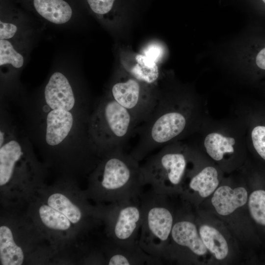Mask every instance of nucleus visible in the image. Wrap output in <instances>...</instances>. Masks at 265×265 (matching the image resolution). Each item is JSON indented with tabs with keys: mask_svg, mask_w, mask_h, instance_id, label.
Wrapping results in <instances>:
<instances>
[{
	"mask_svg": "<svg viewBox=\"0 0 265 265\" xmlns=\"http://www.w3.org/2000/svg\"><path fill=\"white\" fill-rule=\"evenodd\" d=\"M78 61L73 52L58 53L43 83L17 103L23 107L26 133L32 144L49 151L95 155L88 137L92 109Z\"/></svg>",
	"mask_w": 265,
	"mask_h": 265,
	"instance_id": "nucleus-1",
	"label": "nucleus"
},
{
	"mask_svg": "<svg viewBox=\"0 0 265 265\" xmlns=\"http://www.w3.org/2000/svg\"><path fill=\"white\" fill-rule=\"evenodd\" d=\"M194 104L188 99L158 93L155 107L138 125L135 146L130 152L138 161L155 150L175 142L193 129Z\"/></svg>",
	"mask_w": 265,
	"mask_h": 265,
	"instance_id": "nucleus-2",
	"label": "nucleus"
},
{
	"mask_svg": "<svg viewBox=\"0 0 265 265\" xmlns=\"http://www.w3.org/2000/svg\"><path fill=\"white\" fill-rule=\"evenodd\" d=\"M138 126L128 110L106 95L95 105L89 118L88 137L93 152L102 158L125 150Z\"/></svg>",
	"mask_w": 265,
	"mask_h": 265,
	"instance_id": "nucleus-3",
	"label": "nucleus"
},
{
	"mask_svg": "<svg viewBox=\"0 0 265 265\" xmlns=\"http://www.w3.org/2000/svg\"><path fill=\"white\" fill-rule=\"evenodd\" d=\"M95 174L100 187L114 203L138 197L143 192L139 161L125 150L102 158Z\"/></svg>",
	"mask_w": 265,
	"mask_h": 265,
	"instance_id": "nucleus-4",
	"label": "nucleus"
},
{
	"mask_svg": "<svg viewBox=\"0 0 265 265\" xmlns=\"http://www.w3.org/2000/svg\"><path fill=\"white\" fill-rule=\"evenodd\" d=\"M165 196L151 188L140 196L143 218L138 244L146 253L159 260L167 251L174 224Z\"/></svg>",
	"mask_w": 265,
	"mask_h": 265,
	"instance_id": "nucleus-5",
	"label": "nucleus"
},
{
	"mask_svg": "<svg viewBox=\"0 0 265 265\" xmlns=\"http://www.w3.org/2000/svg\"><path fill=\"white\" fill-rule=\"evenodd\" d=\"M42 35L0 39L1 101L15 102L25 93L20 76Z\"/></svg>",
	"mask_w": 265,
	"mask_h": 265,
	"instance_id": "nucleus-6",
	"label": "nucleus"
},
{
	"mask_svg": "<svg viewBox=\"0 0 265 265\" xmlns=\"http://www.w3.org/2000/svg\"><path fill=\"white\" fill-rule=\"evenodd\" d=\"M184 145L173 142L161 148L141 165L144 186L154 191L166 195L169 186L180 184L187 165Z\"/></svg>",
	"mask_w": 265,
	"mask_h": 265,
	"instance_id": "nucleus-7",
	"label": "nucleus"
},
{
	"mask_svg": "<svg viewBox=\"0 0 265 265\" xmlns=\"http://www.w3.org/2000/svg\"><path fill=\"white\" fill-rule=\"evenodd\" d=\"M45 27L76 31L81 26L85 0H14Z\"/></svg>",
	"mask_w": 265,
	"mask_h": 265,
	"instance_id": "nucleus-8",
	"label": "nucleus"
},
{
	"mask_svg": "<svg viewBox=\"0 0 265 265\" xmlns=\"http://www.w3.org/2000/svg\"><path fill=\"white\" fill-rule=\"evenodd\" d=\"M133 77L125 80L117 81L112 84L107 94L128 110L134 117L138 125L148 118L157 102V92L143 87Z\"/></svg>",
	"mask_w": 265,
	"mask_h": 265,
	"instance_id": "nucleus-9",
	"label": "nucleus"
},
{
	"mask_svg": "<svg viewBox=\"0 0 265 265\" xmlns=\"http://www.w3.org/2000/svg\"><path fill=\"white\" fill-rule=\"evenodd\" d=\"M140 196L114 203L110 229L117 245L132 246L138 244L137 238L143 218Z\"/></svg>",
	"mask_w": 265,
	"mask_h": 265,
	"instance_id": "nucleus-10",
	"label": "nucleus"
},
{
	"mask_svg": "<svg viewBox=\"0 0 265 265\" xmlns=\"http://www.w3.org/2000/svg\"><path fill=\"white\" fill-rule=\"evenodd\" d=\"M45 28L14 0H0V39L42 34Z\"/></svg>",
	"mask_w": 265,
	"mask_h": 265,
	"instance_id": "nucleus-11",
	"label": "nucleus"
},
{
	"mask_svg": "<svg viewBox=\"0 0 265 265\" xmlns=\"http://www.w3.org/2000/svg\"><path fill=\"white\" fill-rule=\"evenodd\" d=\"M247 192L242 187L232 189L223 186L217 188L212 198V203L217 213L227 215L237 208L244 205L247 201Z\"/></svg>",
	"mask_w": 265,
	"mask_h": 265,
	"instance_id": "nucleus-12",
	"label": "nucleus"
},
{
	"mask_svg": "<svg viewBox=\"0 0 265 265\" xmlns=\"http://www.w3.org/2000/svg\"><path fill=\"white\" fill-rule=\"evenodd\" d=\"M171 238L177 245L188 248L197 255H203L207 248L199 236L196 225L188 220H180L173 226Z\"/></svg>",
	"mask_w": 265,
	"mask_h": 265,
	"instance_id": "nucleus-13",
	"label": "nucleus"
},
{
	"mask_svg": "<svg viewBox=\"0 0 265 265\" xmlns=\"http://www.w3.org/2000/svg\"><path fill=\"white\" fill-rule=\"evenodd\" d=\"M0 259L2 265H21L24 259L22 249L15 243L11 230L6 226L0 227Z\"/></svg>",
	"mask_w": 265,
	"mask_h": 265,
	"instance_id": "nucleus-14",
	"label": "nucleus"
},
{
	"mask_svg": "<svg viewBox=\"0 0 265 265\" xmlns=\"http://www.w3.org/2000/svg\"><path fill=\"white\" fill-rule=\"evenodd\" d=\"M236 141L234 137L226 136L218 132L208 134L204 140V146L207 154L214 160L222 159L225 154L233 153Z\"/></svg>",
	"mask_w": 265,
	"mask_h": 265,
	"instance_id": "nucleus-15",
	"label": "nucleus"
},
{
	"mask_svg": "<svg viewBox=\"0 0 265 265\" xmlns=\"http://www.w3.org/2000/svg\"><path fill=\"white\" fill-rule=\"evenodd\" d=\"M200 236L205 246L217 260H221L228 254L227 242L223 235L215 228L207 225L200 227Z\"/></svg>",
	"mask_w": 265,
	"mask_h": 265,
	"instance_id": "nucleus-16",
	"label": "nucleus"
},
{
	"mask_svg": "<svg viewBox=\"0 0 265 265\" xmlns=\"http://www.w3.org/2000/svg\"><path fill=\"white\" fill-rule=\"evenodd\" d=\"M218 184L217 170L212 166H207L192 177L189 187L202 197H207L214 192Z\"/></svg>",
	"mask_w": 265,
	"mask_h": 265,
	"instance_id": "nucleus-17",
	"label": "nucleus"
},
{
	"mask_svg": "<svg viewBox=\"0 0 265 265\" xmlns=\"http://www.w3.org/2000/svg\"><path fill=\"white\" fill-rule=\"evenodd\" d=\"M136 60L137 64L131 69V75L147 83H154L159 77L157 63L148 60L143 54L137 55Z\"/></svg>",
	"mask_w": 265,
	"mask_h": 265,
	"instance_id": "nucleus-18",
	"label": "nucleus"
},
{
	"mask_svg": "<svg viewBox=\"0 0 265 265\" xmlns=\"http://www.w3.org/2000/svg\"><path fill=\"white\" fill-rule=\"evenodd\" d=\"M48 204L64 214L73 223H78L81 218L80 209L62 194L56 193L50 195Z\"/></svg>",
	"mask_w": 265,
	"mask_h": 265,
	"instance_id": "nucleus-19",
	"label": "nucleus"
},
{
	"mask_svg": "<svg viewBox=\"0 0 265 265\" xmlns=\"http://www.w3.org/2000/svg\"><path fill=\"white\" fill-rule=\"evenodd\" d=\"M39 213L41 221L49 228L66 230L71 226V222L67 216L49 205L41 206Z\"/></svg>",
	"mask_w": 265,
	"mask_h": 265,
	"instance_id": "nucleus-20",
	"label": "nucleus"
},
{
	"mask_svg": "<svg viewBox=\"0 0 265 265\" xmlns=\"http://www.w3.org/2000/svg\"><path fill=\"white\" fill-rule=\"evenodd\" d=\"M248 207L253 219L257 223L265 226V191H253L249 198Z\"/></svg>",
	"mask_w": 265,
	"mask_h": 265,
	"instance_id": "nucleus-21",
	"label": "nucleus"
},
{
	"mask_svg": "<svg viewBox=\"0 0 265 265\" xmlns=\"http://www.w3.org/2000/svg\"><path fill=\"white\" fill-rule=\"evenodd\" d=\"M251 137L256 151L265 160V126L258 125L254 127Z\"/></svg>",
	"mask_w": 265,
	"mask_h": 265,
	"instance_id": "nucleus-22",
	"label": "nucleus"
},
{
	"mask_svg": "<svg viewBox=\"0 0 265 265\" xmlns=\"http://www.w3.org/2000/svg\"><path fill=\"white\" fill-rule=\"evenodd\" d=\"M115 0H85L87 7L95 14L100 17L108 14Z\"/></svg>",
	"mask_w": 265,
	"mask_h": 265,
	"instance_id": "nucleus-23",
	"label": "nucleus"
},
{
	"mask_svg": "<svg viewBox=\"0 0 265 265\" xmlns=\"http://www.w3.org/2000/svg\"><path fill=\"white\" fill-rule=\"evenodd\" d=\"M162 52L160 45L152 44L146 47L142 54L148 60L157 63L161 56Z\"/></svg>",
	"mask_w": 265,
	"mask_h": 265,
	"instance_id": "nucleus-24",
	"label": "nucleus"
},
{
	"mask_svg": "<svg viewBox=\"0 0 265 265\" xmlns=\"http://www.w3.org/2000/svg\"><path fill=\"white\" fill-rule=\"evenodd\" d=\"M259 1L261 4H262V6L265 8V0H259Z\"/></svg>",
	"mask_w": 265,
	"mask_h": 265,
	"instance_id": "nucleus-25",
	"label": "nucleus"
}]
</instances>
